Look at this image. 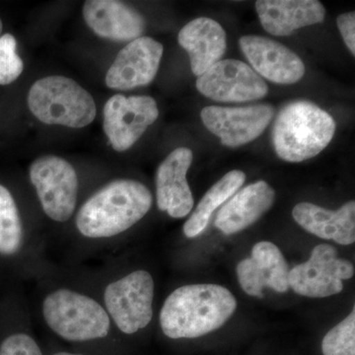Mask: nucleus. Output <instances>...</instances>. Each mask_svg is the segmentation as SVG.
Masks as SVG:
<instances>
[{
    "mask_svg": "<svg viewBox=\"0 0 355 355\" xmlns=\"http://www.w3.org/2000/svg\"><path fill=\"white\" fill-rule=\"evenodd\" d=\"M104 296L107 310L123 333L132 335L150 323L154 296L150 273L146 270L130 273L110 284Z\"/></svg>",
    "mask_w": 355,
    "mask_h": 355,
    "instance_id": "nucleus-7",
    "label": "nucleus"
},
{
    "mask_svg": "<svg viewBox=\"0 0 355 355\" xmlns=\"http://www.w3.org/2000/svg\"><path fill=\"white\" fill-rule=\"evenodd\" d=\"M336 132L330 114L309 101L287 104L277 114L272 141L277 156L286 162L299 163L322 153Z\"/></svg>",
    "mask_w": 355,
    "mask_h": 355,
    "instance_id": "nucleus-3",
    "label": "nucleus"
},
{
    "mask_svg": "<svg viewBox=\"0 0 355 355\" xmlns=\"http://www.w3.org/2000/svg\"><path fill=\"white\" fill-rule=\"evenodd\" d=\"M17 42L11 34L0 37V85H8L21 76L24 64L16 53Z\"/></svg>",
    "mask_w": 355,
    "mask_h": 355,
    "instance_id": "nucleus-24",
    "label": "nucleus"
},
{
    "mask_svg": "<svg viewBox=\"0 0 355 355\" xmlns=\"http://www.w3.org/2000/svg\"><path fill=\"white\" fill-rule=\"evenodd\" d=\"M338 30L347 48L352 53L355 55V13L347 12L340 14L336 19Z\"/></svg>",
    "mask_w": 355,
    "mask_h": 355,
    "instance_id": "nucleus-26",
    "label": "nucleus"
},
{
    "mask_svg": "<svg viewBox=\"0 0 355 355\" xmlns=\"http://www.w3.org/2000/svg\"><path fill=\"white\" fill-rule=\"evenodd\" d=\"M153 202V195L144 184L116 180L84 203L77 214L76 226L85 237H112L144 218Z\"/></svg>",
    "mask_w": 355,
    "mask_h": 355,
    "instance_id": "nucleus-2",
    "label": "nucleus"
},
{
    "mask_svg": "<svg viewBox=\"0 0 355 355\" xmlns=\"http://www.w3.org/2000/svg\"><path fill=\"white\" fill-rule=\"evenodd\" d=\"M30 179L44 214L55 221L69 220L78 193V178L72 165L58 156H42L32 163Z\"/></svg>",
    "mask_w": 355,
    "mask_h": 355,
    "instance_id": "nucleus-6",
    "label": "nucleus"
},
{
    "mask_svg": "<svg viewBox=\"0 0 355 355\" xmlns=\"http://www.w3.org/2000/svg\"><path fill=\"white\" fill-rule=\"evenodd\" d=\"M294 220L311 234L340 245L355 241V202L343 205L340 209L329 210L310 202H300L292 211Z\"/></svg>",
    "mask_w": 355,
    "mask_h": 355,
    "instance_id": "nucleus-20",
    "label": "nucleus"
},
{
    "mask_svg": "<svg viewBox=\"0 0 355 355\" xmlns=\"http://www.w3.org/2000/svg\"><path fill=\"white\" fill-rule=\"evenodd\" d=\"M193 162V153L179 147L161 163L156 174L158 209L173 218H183L193 207V193L187 181V173Z\"/></svg>",
    "mask_w": 355,
    "mask_h": 355,
    "instance_id": "nucleus-15",
    "label": "nucleus"
},
{
    "mask_svg": "<svg viewBox=\"0 0 355 355\" xmlns=\"http://www.w3.org/2000/svg\"><path fill=\"white\" fill-rule=\"evenodd\" d=\"M237 302L225 287L191 284L180 287L166 299L160 326L170 338H196L220 328L234 314Z\"/></svg>",
    "mask_w": 355,
    "mask_h": 355,
    "instance_id": "nucleus-1",
    "label": "nucleus"
},
{
    "mask_svg": "<svg viewBox=\"0 0 355 355\" xmlns=\"http://www.w3.org/2000/svg\"><path fill=\"white\" fill-rule=\"evenodd\" d=\"M178 42L188 51L191 71L198 77L221 60L227 46L222 26L207 17L197 18L182 28Z\"/></svg>",
    "mask_w": 355,
    "mask_h": 355,
    "instance_id": "nucleus-19",
    "label": "nucleus"
},
{
    "mask_svg": "<svg viewBox=\"0 0 355 355\" xmlns=\"http://www.w3.org/2000/svg\"><path fill=\"white\" fill-rule=\"evenodd\" d=\"M200 94L214 101L243 103L266 97L268 87L251 67L241 60H221L198 77Z\"/></svg>",
    "mask_w": 355,
    "mask_h": 355,
    "instance_id": "nucleus-10",
    "label": "nucleus"
},
{
    "mask_svg": "<svg viewBox=\"0 0 355 355\" xmlns=\"http://www.w3.org/2000/svg\"><path fill=\"white\" fill-rule=\"evenodd\" d=\"M43 313L51 330L70 342H87L108 336V313L94 299L77 292H53L44 299Z\"/></svg>",
    "mask_w": 355,
    "mask_h": 355,
    "instance_id": "nucleus-5",
    "label": "nucleus"
},
{
    "mask_svg": "<svg viewBox=\"0 0 355 355\" xmlns=\"http://www.w3.org/2000/svg\"><path fill=\"white\" fill-rule=\"evenodd\" d=\"M256 10L263 29L282 37L319 24L326 16V9L317 0H260L256 2Z\"/></svg>",
    "mask_w": 355,
    "mask_h": 355,
    "instance_id": "nucleus-17",
    "label": "nucleus"
},
{
    "mask_svg": "<svg viewBox=\"0 0 355 355\" xmlns=\"http://www.w3.org/2000/svg\"><path fill=\"white\" fill-rule=\"evenodd\" d=\"M23 229L19 211L10 191L0 184V254L10 256L19 251Z\"/></svg>",
    "mask_w": 355,
    "mask_h": 355,
    "instance_id": "nucleus-22",
    "label": "nucleus"
},
{
    "mask_svg": "<svg viewBox=\"0 0 355 355\" xmlns=\"http://www.w3.org/2000/svg\"><path fill=\"white\" fill-rule=\"evenodd\" d=\"M246 181V175L239 170H233L221 178L207 191L197 209L184 225L186 237L195 238L202 234L207 228L212 214L221 205L233 197Z\"/></svg>",
    "mask_w": 355,
    "mask_h": 355,
    "instance_id": "nucleus-21",
    "label": "nucleus"
},
{
    "mask_svg": "<svg viewBox=\"0 0 355 355\" xmlns=\"http://www.w3.org/2000/svg\"><path fill=\"white\" fill-rule=\"evenodd\" d=\"M322 350L324 355H355L354 309L324 336Z\"/></svg>",
    "mask_w": 355,
    "mask_h": 355,
    "instance_id": "nucleus-23",
    "label": "nucleus"
},
{
    "mask_svg": "<svg viewBox=\"0 0 355 355\" xmlns=\"http://www.w3.org/2000/svg\"><path fill=\"white\" fill-rule=\"evenodd\" d=\"M30 111L46 125L81 128L96 116L94 99L69 77H44L33 84L28 94Z\"/></svg>",
    "mask_w": 355,
    "mask_h": 355,
    "instance_id": "nucleus-4",
    "label": "nucleus"
},
{
    "mask_svg": "<svg viewBox=\"0 0 355 355\" xmlns=\"http://www.w3.org/2000/svg\"><path fill=\"white\" fill-rule=\"evenodd\" d=\"M275 197V190L265 181L249 184L222 207L214 225L227 235L245 230L272 207Z\"/></svg>",
    "mask_w": 355,
    "mask_h": 355,
    "instance_id": "nucleus-18",
    "label": "nucleus"
},
{
    "mask_svg": "<svg viewBox=\"0 0 355 355\" xmlns=\"http://www.w3.org/2000/svg\"><path fill=\"white\" fill-rule=\"evenodd\" d=\"M103 128L118 153L128 150L157 120V103L149 96L116 94L104 106Z\"/></svg>",
    "mask_w": 355,
    "mask_h": 355,
    "instance_id": "nucleus-9",
    "label": "nucleus"
},
{
    "mask_svg": "<svg viewBox=\"0 0 355 355\" xmlns=\"http://www.w3.org/2000/svg\"><path fill=\"white\" fill-rule=\"evenodd\" d=\"M354 275V266L338 259L336 248L321 244L314 248L309 260L289 270V287L305 297H329L340 293L343 280Z\"/></svg>",
    "mask_w": 355,
    "mask_h": 355,
    "instance_id": "nucleus-8",
    "label": "nucleus"
},
{
    "mask_svg": "<svg viewBox=\"0 0 355 355\" xmlns=\"http://www.w3.org/2000/svg\"><path fill=\"white\" fill-rule=\"evenodd\" d=\"M238 280L248 295L263 298L265 287L284 293L288 291L289 266L284 254L272 243H257L252 249L251 258L237 266Z\"/></svg>",
    "mask_w": 355,
    "mask_h": 355,
    "instance_id": "nucleus-14",
    "label": "nucleus"
},
{
    "mask_svg": "<svg viewBox=\"0 0 355 355\" xmlns=\"http://www.w3.org/2000/svg\"><path fill=\"white\" fill-rule=\"evenodd\" d=\"M162 44L140 37L128 44L116 55L106 74V85L116 90L146 86L153 83L160 67Z\"/></svg>",
    "mask_w": 355,
    "mask_h": 355,
    "instance_id": "nucleus-12",
    "label": "nucleus"
},
{
    "mask_svg": "<svg viewBox=\"0 0 355 355\" xmlns=\"http://www.w3.org/2000/svg\"><path fill=\"white\" fill-rule=\"evenodd\" d=\"M86 24L101 38L133 41L146 30V20L135 9L114 0H88L84 3Z\"/></svg>",
    "mask_w": 355,
    "mask_h": 355,
    "instance_id": "nucleus-16",
    "label": "nucleus"
},
{
    "mask_svg": "<svg viewBox=\"0 0 355 355\" xmlns=\"http://www.w3.org/2000/svg\"><path fill=\"white\" fill-rule=\"evenodd\" d=\"M53 355H80V354H69V352H58V354H55Z\"/></svg>",
    "mask_w": 355,
    "mask_h": 355,
    "instance_id": "nucleus-27",
    "label": "nucleus"
},
{
    "mask_svg": "<svg viewBox=\"0 0 355 355\" xmlns=\"http://www.w3.org/2000/svg\"><path fill=\"white\" fill-rule=\"evenodd\" d=\"M0 355H43L39 345L25 334L8 336L0 345Z\"/></svg>",
    "mask_w": 355,
    "mask_h": 355,
    "instance_id": "nucleus-25",
    "label": "nucleus"
},
{
    "mask_svg": "<svg viewBox=\"0 0 355 355\" xmlns=\"http://www.w3.org/2000/svg\"><path fill=\"white\" fill-rule=\"evenodd\" d=\"M2 29H3V25H2V21L0 19V37H1Z\"/></svg>",
    "mask_w": 355,
    "mask_h": 355,
    "instance_id": "nucleus-28",
    "label": "nucleus"
},
{
    "mask_svg": "<svg viewBox=\"0 0 355 355\" xmlns=\"http://www.w3.org/2000/svg\"><path fill=\"white\" fill-rule=\"evenodd\" d=\"M240 48L256 73L273 83L294 84L305 74L302 60L291 49L266 37L244 36Z\"/></svg>",
    "mask_w": 355,
    "mask_h": 355,
    "instance_id": "nucleus-13",
    "label": "nucleus"
},
{
    "mask_svg": "<svg viewBox=\"0 0 355 355\" xmlns=\"http://www.w3.org/2000/svg\"><path fill=\"white\" fill-rule=\"evenodd\" d=\"M272 116V106L266 104L237 108L209 106L200 112L205 128L227 147L245 146L258 139Z\"/></svg>",
    "mask_w": 355,
    "mask_h": 355,
    "instance_id": "nucleus-11",
    "label": "nucleus"
}]
</instances>
